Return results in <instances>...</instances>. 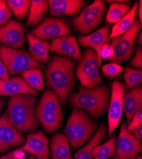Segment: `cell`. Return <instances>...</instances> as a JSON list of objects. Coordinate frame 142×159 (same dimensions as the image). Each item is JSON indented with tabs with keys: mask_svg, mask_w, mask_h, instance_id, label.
<instances>
[{
	"mask_svg": "<svg viewBox=\"0 0 142 159\" xmlns=\"http://www.w3.org/2000/svg\"><path fill=\"white\" fill-rule=\"evenodd\" d=\"M75 61L68 57L56 56L49 61L45 71L48 86L65 104L75 87Z\"/></svg>",
	"mask_w": 142,
	"mask_h": 159,
	"instance_id": "1",
	"label": "cell"
},
{
	"mask_svg": "<svg viewBox=\"0 0 142 159\" xmlns=\"http://www.w3.org/2000/svg\"><path fill=\"white\" fill-rule=\"evenodd\" d=\"M37 99L33 95L17 94L10 97L7 114L11 123L21 132H34L39 125L35 110Z\"/></svg>",
	"mask_w": 142,
	"mask_h": 159,
	"instance_id": "2",
	"label": "cell"
},
{
	"mask_svg": "<svg viewBox=\"0 0 142 159\" xmlns=\"http://www.w3.org/2000/svg\"><path fill=\"white\" fill-rule=\"evenodd\" d=\"M110 95V89L106 85L93 89L80 86L79 92L70 94L69 99L71 107L85 109L93 118H98L108 108Z\"/></svg>",
	"mask_w": 142,
	"mask_h": 159,
	"instance_id": "3",
	"label": "cell"
},
{
	"mask_svg": "<svg viewBox=\"0 0 142 159\" xmlns=\"http://www.w3.org/2000/svg\"><path fill=\"white\" fill-rule=\"evenodd\" d=\"M98 127L85 110L74 108L64 132L69 139L71 147L75 150L92 138Z\"/></svg>",
	"mask_w": 142,
	"mask_h": 159,
	"instance_id": "4",
	"label": "cell"
},
{
	"mask_svg": "<svg viewBox=\"0 0 142 159\" xmlns=\"http://www.w3.org/2000/svg\"><path fill=\"white\" fill-rule=\"evenodd\" d=\"M0 59L6 66L8 73L15 75L31 68H40L42 65L34 61L27 52L0 45Z\"/></svg>",
	"mask_w": 142,
	"mask_h": 159,
	"instance_id": "5",
	"label": "cell"
},
{
	"mask_svg": "<svg viewBox=\"0 0 142 159\" xmlns=\"http://www.w3.org/2000/svg\"><path fill=\"white\" fill-rule=\"evenodd\" d=\"M99 66L95 51L91 48L86 49L75 70V75L82 86L87 89H93L102 84L99 73Z\"/></svg>",
	"mask_w": 142,
	"mask_h": 159,
	"instance_id": "6",
	"label": "cell"
},
{
	"mask_svg": "<svg viewBox=\"0 0 142 159\" xmlns=\"http://www.w3.org/2000/svg\"><path fill=\"white\" fill-rule=\"evenodd\" d=\"M105 11V2L96 0L91 5L85 7L79 16L72 20L75 30L82 35L89 34L101 24Z\"/></svg>",
	"mask_w": 142,
	"mask_h": 159,
	"instance_id": "7",
	"label": "cell"
},
{
	"mask_svg": "<svg viewBox=\"0 0 142 159\" xmlns=\"http://www.w3.org/2000/svg\"><path fill=\"white\" fill-rule=\"evenodd\" d=\"M141 28V24L138 18H136L131 28L126 33L112 39L110 45L113 48V54L109 59L111 63L119 64L132 57L134 52V42Z\"/></svg>",
	"mask_w": 142,
	"mask_h": 159,
	"instance_id": "8",
	"label": "cell"
},
{
	"mask_svg": "<svg viewBox=\"0 0 142 159\" xmlns=\"http://www.w3.org/2000/svg\"><path fill=\"white\" fill-rule=\"evenodd\" d=\"M111 95L108 106V135L111 136L119 125L123 113V96L125 87L119 81L115 80L111 85Z\"/></svg>",
	"mask_w": 142,
	"mask_h": 159,
	"instance_id": "9",
	"label": "cell"
},
{
	"mask_svg": "<svg viewBox=\"0 0 142 159\" xmlns=\"http://www.w3.org/2000/svg\"><path fill=\"white\" fill-rule=\"evenodd\" d=\"M42 40L55 39L61 36H68L71 30L66 20L62 18L46 17L30 33Z\"/></svg>",
	"mask_w": 142,
	"mask_h": 159,
	"instance_id": "10",
	"label": "cell"
},
{
	"mask_svg": "<svg viewBox=\"0 0 142 159\" xmlns=\"http://www.w3.org/2000/svg\"><path fill=\"white\" fill-rule=\"evenodd\" d=\"M25 139L22 133L11 123L7 111L0 116V154L22 146Z\"/></svg>",
	"mask_w": 142,
	"mask_h": 159,
	"instance_id": "11",
	"label": "cell"
},
{
	"mask_svg": "<svg viewBox=\"0 0 142 159\" xmlns=\"http://www.w3.org/2000/svg\"><path fill=\"white\" fill-rule=\"evenodd\" d=\"M142 151L141 140L136 139L127 129V123L124 122L121 127L117 139L115 158L135 159Z\"/></svg>",
	"mask_w": 142,
	"mask_h": 159,
	"instance_id": "12",
	"label": "cell"
},
{
	"mask_svg": "<svg viewBox=\"0 0 142 159\" xmlns=\"http://www.w3.org/2000/svg\"><path fill=\"white\" fill-rule=\"evenodd\" d=\"M25 41L23 25L11 20L4 25L0 26V42L14 49L21 48Z\"/></svg>",
	"mask_w": 142,
	"mask_h": 159,
	"instance_id": "13",
	"label": "cell"
},
{
	"mask_svg": "<svg viewBox=\"0 0 142 159\" xmlns=\"http://www.w3.org/2000/svg\"><path fill=\"white\" fill-rule=\"evenodd\" d=\"M48 142V138L44 132L38 130L27 136L26 141L20 149L31 153L36 159H49Z\"/></svg>",
	"mask_w": 142,
	"mask_h": 159,
	"instance_id": "14",
	"label": "cell"
},
{
	"mask_svg": "<svg viewBox=\"0 0 142 159\" xmlns=\"http://www.w3.org/2000/svg\"><path fill=\"white\" fill-rule=\"evenodd\" d=\"M50 50L57 54L73 58L80 62L82 54L74 36H64L53 39Z\"/></svg>",
	"mask_w": 142,
	"mask_h": 159,
	"instance_id": "15",
	"label": "cell"
},
{
	"mask_svg": "<svg viewBox=\"0 0 142 159\" xmlns=\"http://www.w3.org/2000/svg\"><path fill=\"white\" fill-rule=\"evenodd\" d=\"M110 33V25L107 24L91 34L79 36V43L82 47H90L95 51L99 66L102 61L100 57V50L103 45L109 42Z\"/></svg>",
	"mask_w": 142,
	"mask_h": 159,
	"instance_id": "16",
	"label": "cell"
},
{
	"mask_svg": "<svg viewBox=\"0 0 142 159\" xmlns=\"http://www.w3.org/2000/svg\"><path fill=\"white\" fill-rule=\"evenodd\" d=\"M21 94L35 96L38 94V92L29 87L21 76L9 78L8 80H0V96L11 97Z\"/></svg>",
	"mask_w": 142,
	"mask_h": 159,
	"instance_id": "17",
	"label": "cell"
},
{
	"mask_svg": "<svg viewBox=\"0 0 142 159\" xmlns=\"http://www.w3.org/2000/svg\"><path fill=\"white\" fill-rule=\"evenodd\" d=\"M48 3L51 15L60 16L77 14L86 2L82 0H49Z\"/></svg>",
	"mask_w": 142,
	"mask_h": 159,
	"instance_id": "18",
	"label": "cell"
},
{
	"mask_svg": "<svg viewBox=\"0 0 142 159\" xmlns=\"http://www.w3.org/2000/svg\"><path fill=\"white\" fill-rule=\"evenodd\" d=\"M142 107V87L138 85L123 96V108L129 123L135 114Z\"/></svg>",
	"mask_w": 142,
	"mask_h": 159,
	"instance_id": "19",
	"label": "cell"
},
{
	"mask_svg": "<svg viewBox=\"0 0 142 159\" xmlns=\"http://www.w3.org/2000/svg\"><path fill=\"white\" fill-rule=\"evenodd\" d=\"M26 37L30 56L38 62H47L49 57L50 43L38 38L31 33H28Z\"/></svg>",
	"mask_w": 142,
	"mask_h": 159,
	"instance_id": "20",
	"label": "cell"
},
{
	"mask_svg": "<svg viewBox=\"0 0 142 159\" xmlns=\"http://www.w3.org/2000/svg\"><path fill=\"white\" fill-rule=\"evenodd\" d=\"M49 148L51 159H74L70 153L69 139L66 134L57 133L52 138Z\"/></svg>",
	"mask_w": 142,
	"mask_h": 159,
	"instance_id": "21",
	"label": "cell"
},
{
	"mask_svg": "<svg viewBox=\"0 0 142 159\" xmlns=\"http://www.w3.org/2000/svg\"><path fill=\"white\" fill-rule=\"evenodd\" d=\"M36 116L38 122L41 124L44 130L53 133L59 128L62 120V114L35 110Z\"/></svg>",
	"mask_w": 142,
	"mask_h": 159,
	"instance_id": "22",
	"label": "cell"
},
{
	"mask_svg": "<svg viewBox=\"0 0 142 159\" xmlns=\"http://www.w3.org/2000/svg\"><path fill=\"white\" fill-rule=\"evenodd\" d=\"M105 134L106 127L104 124L102 123L88 144L75 153L74 159H94L92 154L93 150L103 141Z\"/></svg>",
	"mask_w": 142,
	"mask_h": 159,
	"instance_id": "23",
	"label": "cell"
},
{
	"mask_svg": "<svg viewBox=\"0 0 142 159\" xmlns=\"http://www.w3.org/2000/svg\"><path fill=\"white\" fill-rule=\"evenodd\" d=\"M31 2L27 25L34 27L41 22L44 16L48 12L49 7L48 1L45 0H33Z\"/></svg>",
	"mask_w": 142,
	"mask_h": 159,
	"instance_id": "24",
	"label": "cell"
},
{
	"mask_svg": "<svg viewBox=\"0 0 142 159\" xmlns=\"http://www.w3.org/2000/svg\"><path fill=\"white\" fill-rule=\"evenodd\" d=\"M36 109L62 114L58 97L55 92L51 89L47 90L44 92Z\"/></svg>",
	"mask_w": 142,
	"mask_h": 159,
	"instance_id": "25",
	"label": "cell"
},
{
	"mask_svg": "<svg viewBox=\"0 0 142 159\" xmlns=\"http://www.w3.org/2000/svg\"><path fill=\"white\" fill-rule=\"evenodd\" d=\"M138 7L139 2H136L130 11L118 23L113 26L110 35V39L115 36L124 34L131 28Z\"/></svg>",
	"mask_w": 142,
	"mask_h": 159,
	"instance_id": "26",
	"label": "cell"
},
{
	"mask_svg": "<svg viewBox=\"0 0 142 159\" xmlns=\"http://www.w3.org/2000/svg\"><path fill=\"white\" fill-rule=\"evenodd\" d=\"M21 76L25 82L34 90H42L44 88V76L40 68H31L22 71Z\"/></svg>",
	"mask_w": 142,
	"mask_h": 159,
	"instance_id": "27",
	"label": "cell"
},
{
	"mask_svg": "<svg viewBox=\"0 0 142 159\" xmlns=\"http://www.w3.org/2000/svg\"><path fill=\"white\" fill-rule=\"evenodd\" d=\"M117 150L116 137L113 135L105 143L96 147L92 152L94 159H109L113 157Z\"/></svg>",
	"mask_w": 142,
	"mask_h": 159,
	"instance_id": "28",
	"label": "cell"
},
{
	"mask_svg": "<svg viewBox=\"0 0 142 159\" xmlns=\"http://www.w3.org/2000/svg\"><path fill=\"white\" fill-rule=\"evenodd\" d=\"M130 6L125 3H112L106 17L108 23H118L131 10Z\"/></svg>",
	"mask_w": 142,
	"mask_h": 159,
	"instance_id": "29",
	"label": "cell"
},
{
	"mask_svg": "<svg viewBox=\"0 0 142 159\" xmlns=\"http://www.w3.org/2000/svg\"><path fill=\"white\" fill-rule=\"evenodd\" d=\"M31 3L30 0H8L7 6L17 19L22 20L29 16Z\"/></svg>",
	"mask_w": 142,
	"mask_h": 159,
	"instance_id": "30",
	"label": "cell"
},
{
	"mask_svg": "<svg viewBox=\"0 0 142 159\" xmlns=\"http://www.w3.org/2000/svg\"><path fill=\"white\" fill-rule=\"evenodd\" d=\"M124 77L127 89H132L142 81L141 70H135L127 68L124 73Z\"/></svg>",
	"mask_w": 142,
	"mask_h": 159,
	"instance_id": "31",
	"label": "cell"
},
{
	"mask_svg": "<svg viewBox=\"0 0 142 159\" xmlns=\"http://www.w3.org/2000/svg\"><path fill=\"white\" fill-rule=\"evenodd\" d=\"M122 71V66L115 63L105 64L101 68V71L103 75L109 78H113L120 75Z\"/></svg>",
	"mask_w": 142,
	"mask_h": 159,
	"instance_id": "32",
	"label": "cell"
},
{
	"mask_svg": "<svg viewBox=\"0 0 142 159\" xmlns=\"http://www.w3.org/2000/svg\"><path fill=\"white\" fill-rule=\"evenodd\" d=\"M12 14L7 6V2L0 0V26L6 24Z\"/></svg>",
	"mask_w": 142,
	"mask_h": 159,
	"instance_id": "33",
	"label": "cell"
},
{
	"mask_svg": "<svg viewBox=\"0 0 142 159\" xmlns=\"http://www.w3.org/2000/svg\"><path fill=\"white\" fill-rule=\"evenodd\" d=\"M142 124V108L140 109L133 116L131 121L128 123L127 129L129 132H131L135 128Z\"/></svg>",
	"mask_w": 142,
	"mask_h": 159,
	"instance_id": "34",
	"label": "cell"
},
{
	"mask_svg": "<svg viewBox=\"0 0 142 159\" xmlns=\"http://www.w3.org/2000/svg\"><path fill=\"white\" fill-rule=\"evenodd\" d=\"M130 65L134 68H141L142 67V48L138 47L135 53L133 59L130 62Z\"/></svg>",
	"mask_w": 142,
	"mask_h": 159,
	"instance_id": "35",
	"label": "cell"
},
{
	"mask_svg": "<svg viewBox=\"0 0 142 159\" xmlns=\"http://www.w3.org/2000/svg\"><path fill=\"white\" fill-rule=\"evenodd\" d=\"M113 52L112 46L108 43L103 45L100 50V57L101 59H110L113 56Z\"/></svg>",
	"mask_w": 142,
	"mask_h": 159,
	"instance_id": "36",
	"label": "cell"
},
{
	"mask_svg": "<svg viewBox=\"0 0 142 159\" xmlns=\"http://www.w3.org/2000/svg\"><path fill=\"white\" fill-rule=\"evenodd\" d=\"M25 157V152L21 149H18L8 153L2 157L0 159H24Z\"/></svg>",
	"mask_w": 142,
	"mask_h": 159,
	"instance_id": "37",
	"label": "cell"
},
{
	"mask_svg": "<svg viewBox=\"0 0 142 159\" xmlns=\"http://www.w3.org/2000/svg\"><path fill=\"white\" fill-rule=\"evenodd\" d=\"M9 78V73L6 66L3 61L0 59V80H8Z\"/></svg>",
	"mask_w": 142,
	"mask_h": 159,
	"instance_id": "38",
	"label": "cell"
},
{
	"mask_svg": "<svg viewBox=\"0 0 142 159\" xmlns=\"http://www.w3.org/2000/svg\"><path fill=\"white\" fill-rule=\"evenodd\" d=\"M131 134L136 139L141 140L142 139V124H140L136 128H135L131 132Z\"/></svg>",
	"mask_w": 142,
	"mask_h": 159,
	"instance_id": "39",
	"label": "cell"
},
{
	"mask_svg": "<svg viewBox=\"0 0 142 159\" xmlns=\"http://www.w3.org/2000/svg\"><path fill=\"white\" fill-rule=\"evenodd\" d=\"M138 16L139 17V20L141 24L142 22V1L139 2V7H138Z\"/></svg>",
	"mask_w": 142,
	"mask_h": 159,
	"instance_id": "40",
	"label": "cell"
},
{
	"mask_svg": "<svg viewBox=\"0 0 142 159\" xmlns=\"http://www.w3.org/2000/svg\"><path fill=\"white\" fill-rule=\"evenodd\" d=\"M5 102H6V101H5V98L3 97H2V96H0V116H1L2 110L5 105Z\"/></svg>",
	"mask_w": 142,
	"mask_h": 159,
	"instance_id": "41",
	"label": "cell"
},
{
	"mask_svg": "<svg viewBox=\"0 0 142 159\" xmlns=\"http://www.w3.org/2000/svg\"><path fill=\"white\" fill-rule=\"evenodd\" d=\"M135 42L137 44L139 45H141L142 44V32L140 31L138 35V36H136V38H135Z\"/></svg>",
	"mask_w": 142,
	"mask_h": 159,
	"instance_id": "42",
	"label": "cell"
},
{
	"mask_svg": "<svg viewBox=\"0 0 142 159\" xmlns=\"http://www.w3.org/2000/svg\"><path fill=\"white\" fill-rule=\"evenodd\" d=\"M108 3H127L129 2L124 1V0H114V1H107Z\"/></svg>",
	"mask_w": 142,
	"mask_h": 159,
	"instance_id": "43",
	"label": "cell"
},
{
	"mask_svg": "<svg viewBox=\"0 0 142 159\" xmlns=\"http://www.w3.org/2000/svg\"><path fill=\"white\" fill-rule=\"evenodd\" d=\"M28 159H36V158L33 155H30V156H29Z\"/></svg>",
	"mask_w": 142,
	"mask_h": 159,
	"instance_id": "44",
	"label": "cell"
},
{
	"mask_svg": "<svg viewBox=\"0 0 142 159\" xmlns=\"http://www.w3.org/2000/svg\"><path fill=\"white\" fill-rule=\"evenodd\" d=\"M113 159H117V158H113ZM135 159H142V158H141V156H140V157H137V158H135Z\"/></svg>",
	"mask_w": 142,
	"mask_h": 159,
	"instance_id": "45",
	"label": "cell"
}]
</instances>
